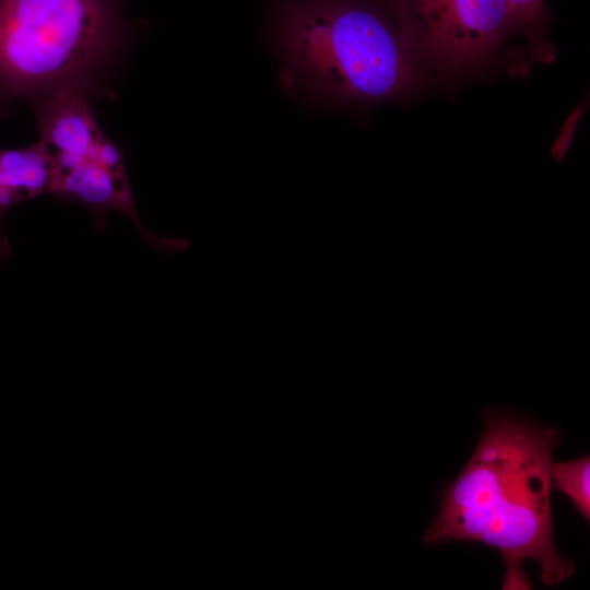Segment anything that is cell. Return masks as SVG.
Listing matches in <instances>:
<instances>
[{"instance_id": "9c48e42d", "label": "cell", "mask_w": 590, "mask_h": 590, "mask_svg": "<svg viewBox=\"0 0 590 590\" xmlns=\"http://www.w3.org/2000/svg\"><path fill=\"white\" fill-rule=\"evenodd\" d=\"M552 485L567 495L576 509L590 519V457L553 462Z\"/></svg>"}, {"instance_id": "8992f818", "label": "cell", "mask_w": 590, "mask_h": 590, "mask_svg": "<svg viewBox=\"0 0 590 590\" xmlns=\"http://www.w3.org/2000/svg\"><path fill=\"white\" fill-rule=\"evenodd\" d=\"M51 192L72 198L96 210H120L137 222L143 234L126 172L108 169L87 158L68 170L57 172Z\"/></svg>"}, {"instance_id": "7a4b0ae2", "label": "cell", "mask_w": 590, "mask_h": 590, "mask_svg": "<svg viewBox=\"0 0 590 590\" xmlns=\"http://www.w3.org/2000/svg\"><path fill=\"white\" fill-rule=\"evenodd\" d=\"M279 38L296 76L332 101H394L429 80L379 2L295 0L282 14Z\"/></svg>"}, {"instance_id": "ba28073f", "label": "cell", "mask_w": 590, "mask_h": 590, "mask_svg": "<svg viewBox=\"0 0 590 590\" xmlns=\"http://www.w3.org/2000/svg\"><path fill=\"white\" fill-rule=\"evenodd\" d=\"M514 34L519 33L528 40L532 52L541 61L550 60L553 55L544 36L550 20V8L546 0H505Z\"/></svg>"}, {"instance_id": "30bf717a", "label": "cell", "mask_w": 590, "mask_h": 590, "mask_svg": "<svg viewBox=\"0 0 590 590\" xmlns=\"http://www.w3.org/2000/svg\"><path fill=\"white\" fill-rule=\"evenodd\" d=\"M14 203H16V200L13 197V194L9 191V189L4 186L2 175L0 172V211L4 212L5 209H8Z\"/></svg>"}, {"instance_id": "5b68a950", "label": "cell", "mask_w": 590, "mask_h": 590, "mask_svg": "<svg viewBox=\"0 0 590 590\" xmlns=\"http://www.w3.org/2000/svg\"><path fill=\"white\" fill-rule=\"evenodd\" d=\"M39 123L40 141L52 155L58 172L90 158L104 137L78 85L51 94L40 109Z\"/></svg>"}, {"instance_id": "277c9868", "label": "cell", "mask_w": 590, "mask_h": 590, "mask_svg": "<svg viewBox=\"0 0 590 590\" xmlns=\"http://www.w3.org/2000/svg\"><path fill=\"white\" fill-rule=\"evenodd\" d=\"M412 58L430 78L480 73L514 34L505 0H379Z\"/></svg>"}, {"instance_id": "6da1fadb", "label": "cell", "mask_w": 590, "mask_h": 590, "mask_svg": "<svg viewBox=\"0 0 590 590\" xmlns=\"http://www.w3.org/2000/svg\"><path fill=\"white\" fill-rule=\"evenodd\" d=\"M559 442L556 428L512 412H488L470 460L442 491L423 542L472 541L495 548L505 565L504 590L532 588L526 560L538 564L545 586L569 578L575 567L555 545L551 507L553 451Z\"/></svg>"}, {"instance_id": "52a82bcc", "label": "cell", "mask_w": 590, "mask_h": 590, "mask_svg": "<svg viewBox=\"0 0 590 590\" xmlns=\"http://www.w3.org/2000/svg\"><path fill=\"white\" fill-rule=\"evenodd\" d=\"M0 172L4 186L19 202L52 191L57 167L39 141L28 148L0 151Z\"/></svg>"}, {"instance_id": "8fae6325", "label": "cell", "mask_w": 590, "mask_h": 590, "mask_svg": "<svg viewBox=\"0 0 590 590\" xmlns=\"http://www.w3.org/2000/svg\"><path fill=\"white\" fill-rule=\"evenodd\" d=\"M2 214L3 212L0 211V219ZM9 251L10 249H9L8 243L0 232V262L8 256Z\"/></svg>"}, {"instance_id": "3957f363", "label": "cell", "mask_w": 590, "mask_h": 590, "mask_svg": "<svg viewBox=\"0 0 590 590\" xmlns=\"http://www.w3.org/2000/svg\"><path fill=\"white\" fill-rule=\"evenodd\" d=\"M111 39L105 0H0V90L76 85Z\"/></svg>"}]
</instances>
